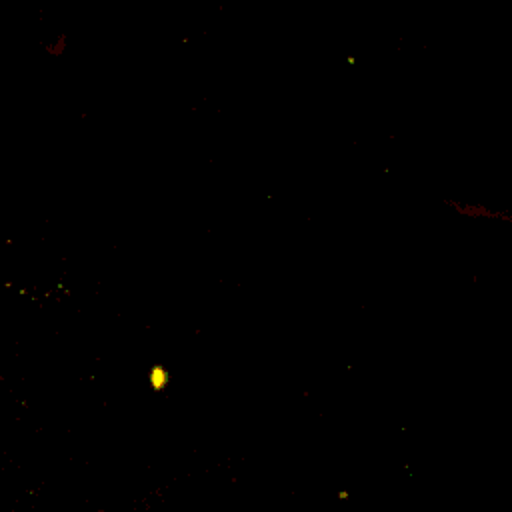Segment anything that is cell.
Returning <instances> with one entry per match:
<instances>
[{
  "label": "cell",
  "instance_id": "obj_1",
  "mask_svg": "<svg viewBox=\"0 0 512 512\" xmlns=\"http://www.w3.org/2000/svg\"><path fill=\"white\" fill-rule=\"evenodd\" d=\"M446 204L452 206L458 214L470 216V218H488V220H506V222L512 220V216H508L506 212L490 210L482 204H470V202H458V200H446Z\"/></svg>",
  "mask_w": 512,
  "mask_h": 512
}]
</instances>
